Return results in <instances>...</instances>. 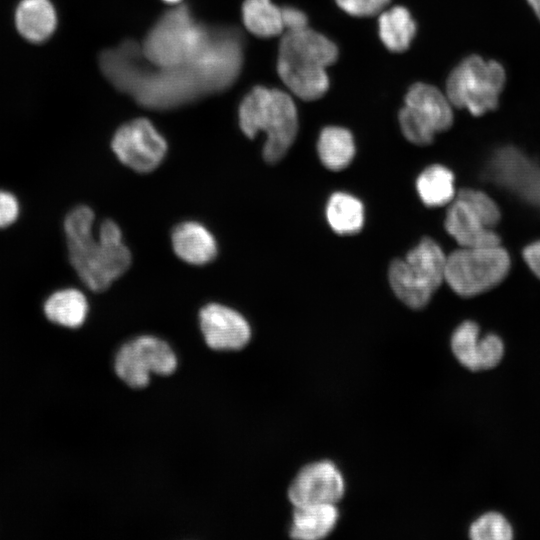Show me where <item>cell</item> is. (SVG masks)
<instances>
[{
	"mask_svg": "<svg viewBox=\"0 0 540 540\" xmlns=\"http://www.w3.org/2000/svg\"><path fill=\"white\" fill-rule=\"evenodd\" d=\"M243 59L241 32L217 26L204 52L192 63L154 66L133 40L102 52L99 62L103 74L118 90L143 107L166 110L227 89L239 76Z\"/></svg>",
	"mask_w": 540,
	"mask_h": 540,
	"instance_id": "1",
	"label": "cell"
},
{
	"mask_svg": "<svg viewBox=\"0 0 540 540\" xmlns=\"http://www.w3.org/2000/svg\"><path fill=\"white\" fill-rule=\"evenodd\" d=\"M94 220L93 210L79 205L68 212L63 228L70 264L90 290L101 292L129 269L132 256L114 221L104 220L95 235Z\"/></svg>",
	"mask_w": 540,
	"mask_h": 540,
	"instance_id": "2",
	"label": "cell"
},
{
	"mask_svg": "<svg viewBox=\"0 0 540 540\" xmlns=\"http://www.w3.org/2000/svg\"><path fill=\"white\" fill-rule=\"evenodd\" d=\"M337 57V46L308 27L284 32L279 44L277 71L295 96L313 101L327 92L329 78L326 68Z\"/></svg>",
	"mask_w": 540,
	"mask_h": 540,
	"instance_id": "3",
	"label": "cell"
},
{
	"mask_svg": "<svg viewBox=\"0 0 540 540\" xmlns=\"http://www.w3.org/2000/svg\"><path fill=\"white\" fill-rule=\"evenodd\" d=\"M238 115L239 126L248 138L253 139L258 132L266 134L262 154L268 163L281 160L296 138V105L282 90L254 87L243 98Z\"/></svg>",
	"mask_w": 540,
	"mask_h": 540,
	"instance_id": "4",
	"label": "cell"
},
{
	"mask_svg": "<svg viewBox=\"0 0 540 540\" xmlns=\"http://www.w3.org/2000/svg\"><path fill=\"white\" fill-rule=\"evenodd\" d=\"M214 26L197 21L190 9L178 6L163 14L147 33L141 49L157 67H176L196 61L210 42Z\"/></svg>",
	"mask_w": 540,
	"mask_h": 540,
	"instance_id": "5",
	"label": "cell"
},
{
	"mask_svg": "<svg viewBox=\"0 0 540 540\" xmlns=\"http://www.w3.org/2000/svg\"><path fill=\"white\" fill-rule=\"evenodd\" d=\"M446 255L439 244L423 238L403 259H395L388 270L394 294L412 309H422L444 280Z\"/></svg>",
	"mask_w": 540,
	"mask_h": 540,
	"instance_id": "6",
	"label": "cell"
},
{
	"mask_svg": "<svg viewBox=\"0 0 540 540\" xmlns=\"http://www.w3.org/2000/svg\"><path fill=\"white\" fill-rule=\"evenodd\" d=\"M505 80V70L500 63L471 55L451 71L446 96L454 106L481 116L497 108Z\"/></svg>",
	"mask_w": 540,
	"mask_h": 540,
	"instance_id": "7",
	"label": "cell"
},
{
	"mask_svg": "<svg viewBox=\"0 0 540 540\" xmlns=\"http://www.w3.org/2000/svg\"><path fill=\"white\" fill-rule=\"evenodd\" d=\"M509 269V254L500 244L461 247L446 256L444 280L459 296L472 297L500 284Z\"/></svg>",
	"mask_w": 540,
	"mask_h": 540,
	"instance_id": "8",
	"label": "cell"
},
{
	"mask_svg": "<svg viewBox=\"0 0 540 540\" xmlns=\"http://www.w3.org/2000/svg\"><path fill=\"white\" fill-rule=\"evenodd\" d=\"M404 137L415 145H428L438 132L453 123L451 103L439 89L426 83L413 84L398 115Z\"/></svg>",
	"mask_w": 540,
	"mask_h": 540,
	"instance_id": "9",
	"label": "cell"
},
{
	"mask_svg": "<svg viewBox=\"0 0 540 540\" xmlns=\"http://www.w3.org/2000/svg\"><path fill=\"white\" fill-rule=\"evenodd\" d=\"M177 357L164 340L141 335L124 343L116 353V375L131 388H144L149 384L150 373L168 376L177 368Z\"/></svg>",
	"mask_w": 540,
	"mask_h": 540,
	"instance_id": "10",
	"label": "cell"
},
{
	"mask_svg": "<svg viewBox=\"0 0 540 540\" xmlns=\"http://www.w3.org/2000/svg\"><path fill=\"white\" fill-rule=\"evenodd\" d=\"M484 178L540 210V164L520 148L503 145L486 161Z\"/></svg>",
	"mask_w": 540,
	"mask_h": 540,
	"instance_id": "11",
	"label": "cell"
},
{
	"mask_svg": "<svg viewBox=\"0 0 540 540\" xmlns=\"http://www.w3.org/2000/svg\"><path fill=\"white\" fill-rule=\"evenodd\" d=\"M111 147L122 164L138 173L155 170L168 149L164 137L145 118L131 120L119 127Z\"/></svg>",
	"mask_w": 540,
	"mask_h": 540,
	"instance_id": "12",
	"label": "cell"
},
{
	"mask_svg": "<svg viewBox=\"0 0 540 540\" xmlns=\"http://www.w3.org/2000/svg\"><path fill=\"white\" fill-rule=\"evenodd\" d=\"M345 491L344 479L331 461L306 465L296 475L288 489L294 507L339 501Z\"/></svg>",
	"mask_w": 540,
	"mask_h": 540,
	"instance_id": "13",
	"label": "cell"
},
{
	"mask_svg": "<svg viewBox=\"0 0 540 540\" xmlns=\"http://www.w3.org/2000/svg\"><path fill=\"white\" fill-rule=\"evenodd\" d=\"M199 324L207 346L213 350H240L251 338V328L244 316L219 303L201 308Z\"/></svg>",
	"mask_w": 540,
	"mask_h": 540,
	"instance_id": "14",
	"label": "cell"
},
{
	"mask_svg": "<svg viewBox=\"0 0 540 540\" xmlns=\"http://www.w3.org/2000/svg\"><path fill=\"white\" fill-rule=\"evenodd\" d=\"M451 348L458 361L472 371L495 367L504 353L499 336L489 333L481 338L478 324L469 320L454 330Z\"/></svg>",
	"mask_w": 540,
	"mask_h": 540,
	"instance_id": "15",
	"label": "cell"
},
{
	"mask_svg": "<svg viewBox=\"0 0 540 540\" xmlns=\"http://www.w3.org/2000/svg\"><path fill=\"white\" fill-rule=\"evenodd\" d=\"M444 226L461 247L500 244L499 235L487 226L471 205L456 195L447 209Z\"/></svg>",
	"mask_w": 540,
	"mask_h": 540,
	"instance_id": "16",
	"label": "cell"
},
{
	"mask_svg": "<svg viewBox=\"0 0 540 540\" xmlns=\"http://www.w3.org/2000/svg\"><path fill=\"white\" fill-rule=\"evenodd\" d=\"M171 240L175 254L192 265L210 263L218 253L213 234L197 221L179 223L172 231Z\"/></svg>",
	"mask_w": 540,
	"mask_h": 540,
	"instance_id": "17",
	"label": "cell"
},
{
	"mask_svg": "<svg viewBox=\"0 0 540 540\" xmlns=\"http://www.w3.org/2000/svg\"><path fill=\"white\" fill-rule=\"evenodd\" d=\"M16 30L26 41L48 40L57 27V13L50 0H20L14 12Z\"/></svg>",
	"mask_w": 540,
	"mask_h": 540,
	"instance_id": "18",
	"label": "cell"
},
{
	"mask_svg": "<svg viewBox=\"0 0 540 540\" xmlns=\"http://www.w3.org/2000/svg\"><path fill=\"white\" fill-rule=\"evenodd\" d=\"M339 518L335 504L296 506L293 511L290 536L300 540H318L334 529Z\"/></svg>",
	"mask_w": 540,
	"mask_h": 540,
	"instance_id": "19",
	"label": "cell"
},
{
	"mask_svg": "<svg viewBox=\"0 0 540 540\" xmlns=\"http://www.w3.org/2000/svg\"><path fill=\"white\" fill-rule=\"evenodd\" d=\"M88 309L85 295L75 288L53 292L43 306L44 314L49 321L67 328L80 327L85 322Z\"/></svg>",
	"mask_w": 540,
	"mask_h": 540,
	"instance_id": "20",
	"label": "cell"
},
{
	"mask_svg": "<svg viewBox=\"0 0 540 540\" xmlns=\"http://www.w3.org/2000/svg\"><path fill=\"white\" fill-rule=\"evenodd\" d=\"M317 152L326 168L333 171L346 168L355 155L351 132L338 126L325 127L318 138Z\"/></svg>",
	"mask_w": 540,
	"mask_h": 540,
	"instance_id": "21",
	"label": "cell"
},
{
	"mask_svg": "<svg viewBox=\"0 0 540 540\" xmlns=\"http://www.w3.org/2000/svg\"><path fill=\"white\" fill-rule=\"evenodd\" d=\"M453 172L440 164L424 169L416 180V189L421 201L428 207H440L451 203L455 193Z\"/></svg>",
	"mask_w": 540,
	"mask_h": 540,
	"instance_id": "22",
	"label": "cell"
},
{
	"mask_svg": "<svg viewBox=\"0 0 540 540\" xmlns=\"http://www.w3.org/2000/svg\"><path fill=\"white\" fill-rule=\"evenodd\" d=\"M379 36L391 52L408 49L416 33V23L410 12L403 6H395L380 14Z\"/></svg>",
	"mask_w": 540,
	"mask_h": 540,
	"instance_id": "23",
	"label": "cell"
},
{
	"mask_svg": "<svg viewBox=\"0 0 540 540\" xmlns=\"http://www.w3.org/2000/svg\"><path fill=\"white\" fill-rule=\"evenodd\" d=\"M326 217L337 234H355L363 227L364 207L356 197L337 192L332 194L327 202Z\"/></svg>",
	"mask_w": 540,
	"mask_h": 540,
	"instance_id": "24",
	"label": "cell"
},
{
	"mask_svg": "<svg viewBox=\"0 0 540 540\" xmlns=\"http://www.w3.org/2000/svg\"><path fill=\"white\" fill-rule=\"evenodd\" d=\"M242 18L247 30L257 37L269 38L284 32L282 10L271 0H245Z\"/></svg>",
	"mask_w": 540,
	"mask_h": 540,
	"instance_id": "25",
	"label": "cell"
},
{
	"mask_svg": "<svg viewBox=\"0 0 540 540\" xmlns=\"http://www.w3.org/2000/svg\"><path fill=\"white\" fill-rule=\"evenodd\" d=\"M469 535L473 540H509L513 530L503 515L488 512L472 523Z\"/></svg>",
	"mask_w": 540,
	"mask_h": 540,
	"instance_id": "26",
	"label": "cell"
},
{
	"mask_svg": "<svg viewBox=\"0 0 540 540\" xmlns=\"http://www.w3.org/2000/svg\"><path fill=\"white\" fill-rule=\"evenodd\" d=\"M457 195L471 205L487 226L493 228L500 221V209L486 193L480 190L464 188Z\"/></svg>",
	"mask_w": 540,
	"mask_h": 540,
	"instance_id": "27",
	"label": "cell"
},
{
	"mask_svg": "<svg viewBox=\"0 0 540 540\" xmlns=\"http://www.w3.org/2000/svg\"><path fill=\"white\" fill-rule=\"evenodd\" d=\"M337 5L346 13L367 17L380 14L389 4L390 0H335Z\"/></svg>",
	"mask_w": 540,
	"mask_h": 540,
	"instance_id": "28",
	"label": "cell"
},
{
	"mask_svg": "<svg viewBox=\"0 0 540 540\" xmlns=\"http://www.w3.org/2000/svg\"><path fill=\"white\" fill-rule=\"evenodd\" d=\"M20 202L15 194L0 189V229L14 224L20 215Z\"/></svg>",
	"mask_w": 540,
	"mask_h": 540,
	"instance_id": "29",
	"label": "cell"
},
{
	"mask_svg": "<svg viewBox=\"0 0 540 540\" xmlns=\"http://www.w3.org/2000/svg\"><path fill=\"white\" fill-rule=\"evenodd\" d=\"M284 32L299 31L308 27V19L301 10L285 6L281 8Z\"/></svg>",
	"mask_w": 540,
	"mask_h": 540,
	"instance_id": "30",
	"label": "cell"
},
{
	"mask_svg": "<svg viewBox=\"0 0 540 540\" xmlns=\"http://www.w3.org/2000/svg\"><path fill=\"white\" fill-rule=\"evenodd\" d=\"M522 254L530 270L540 278V240L527 245Z\"/></svg>",
	"mask_w": 540,
	"mask_h": 540,
	"instance_id": "31",
	"label": "cell"
},
{
	"mask_svg": "<svg viewBox=\"0 0 540 540\" xmlns=\"http://www.w3.org/2000/svg\"><path fill=\"white\" fill-rule=\"evenodd\" d=\"M527 1L532 7L535 14L537 15L538 19L540 20V0H527Z\"/></svg>",
	"mask_w": 540,
	"mask_h": 540,
	"instance_id": "32",
	"label": "cell"
},
{
	"mask_svg": "<svg viewBox=\"0 0 540 540\" xmlns=\"http://www.w3.org/2000/svg\"><path fill=\"white\" fill-rule=\"evenodd\" d=\"M164 1H166L168 3H178L181 0H164Z\"/></svg>",
	"mask_w": 540,
	"mask_h": 540,
	"instance_id": "33",
	"label": "cell"
}]
</instances>
